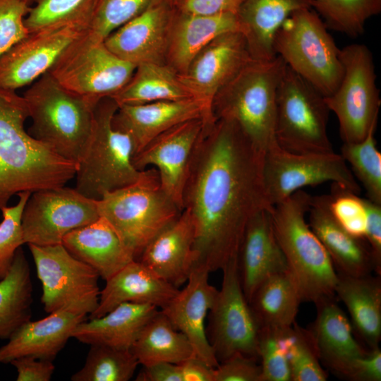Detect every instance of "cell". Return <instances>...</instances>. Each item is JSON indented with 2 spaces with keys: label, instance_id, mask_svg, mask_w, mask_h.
<instances>
[{
  "label": "cell",
  "instance_id": "1",
  "mask_svg": "<svg viewBox=\"0 0 381 381\" xmlns=\"http://www.w3.org/2000/svg\"><path fill=\"white\" fill-rule=\"evenodd\" d=\"M263 155L232 121L204 126L182 193L194 225L195 265L222 270L238 257L252 217L272 208L262 182Z\"/></svg>",
  "mask_w": 381,
  "mask_h": 381
},
{
  "label": "cell",
  "instance_id": "2",
  "mask_svg": "<svg viewBox=\"0 0 381 381\" xmlns=\"http://www.w3.org/2000/svg\"><path fill=\"white\" fill-rule=\"evenodd\" d=\"M28 117L23 97L0 88V210L14 194L63 186L75 176L77 164L25 131Z\"/></svg>",
  "mask_w": 381,
  "mask_h": 381
},
{
  "label": "cell",
  "instance_id": "3",
  "mask_svg": "<svg viewBox=\"0 0 381 381\" xmlns=\"http://www.w3.org/2000/svg\"><path fill=\"white\" fill-rule=\"evenodd\" d=\"M311 195L297 190L272 207L276 238L302 301L316 304L335 297L338 274L326 249L306 219Z\"/></svg>",
  "mask_w": 381,
  "mask_h": 381
},
{
  "label": "cell",
  "instance_id": "4",
  "mask_svg": "<svg viewBox=\"0 0 381 381\" xmlns=\"http://www.w3.org/2000/svg\"><path fill=\"white\" fill-rule=\"evenodd\" d=\"M286 66L279 56L270 61L251 60L214 99V119L235 122L260 152L277 144V89Z\"/></svg>",
  "mask_w": 381,
  "mask_h": 381
},
{
  "label": "cell",
  "instance_id": "5",
  "mask_svg": "<svg viewBox=\"0 0 381 381\" xmlns=\"http://www.w3.org/2000/svg\"><path fill=\"white\" fill-rule=\"evenodd\" d=\"M23 97L32 122L28 133L78 164L90 140L96 104L64 88L49 72Z\"/></svg>",
  "mask_w": 381,
  "mask_h": 381
},
{
  "label": "cell",
  "instance_id": "6",
  "mask_svg": "<svg viewBox=\"0 0 381 381\" xmlns=\"http://www.w3.org/2000/svg\"><path fill=\"white\" fill-rule=\"evenodd\" d=\"M97 207L135 260L183 211L164 191L153 167L143 170L134 183L104 193Z\"/></svg>",
  "mask_w": 381,
  "mask_h": 381
},
{
  "label": "cell",
  "instance_id": "7",
  "mask_svg": "<svg viewBox=\"0 0 381 381\" xmlns=\"http://www.w3.org/2000/svg\"><path fill=\"white\" fill-rule=\"evenodd\" d=\"M118 107L111 97L96 104L90 140L78 163L75 189L93 200L134 183L141 175L142 171L133 164L135 150L131 138L112 124Z\"/></svg>",
  "mask_w": 381,
  "mask_h": 381
},
{
  "label": "cell",
  "instance_id": "8",
  "mask_svg": "<svg viewBox=\"0 0 381 381\" xmlns=\"http://www.w3.org/2000/svg\"><path fill=\"white\" fill-rule=\"evenodd\" d=\"M273 49L325 97L336 90L343 75L341 49L313 8L298 9L284 21L275 34Z\"/></svg>",
  "mask_w": 381,
  "mask_h": 381
},
{
  "label": "cell",
  "instance_id": "9",
  "mask_svg": "<svg viewBox=\"0 0 381 381\" xmlns=\"http://www.w3.org/2000/svg\"><path fill=\"white\" fill-rule=\"evenodd\" d=\"M325 97L286 65L276 93L275 139L297 153L334 152L327 133Z\"/></svg>",
  "mask_w": 381,
  "mask_h": 381
},
{
  "label": "cell",
  "instance_id": "10",
  "mask_svg": "<svg viewBox=\"0 0 381 381\" xmlns=\"http://www.w3.org/2000/svg\"><path fill=\"white\" fill-rule=\"evenodd\" d=\"M135 68L87 29L66 47L49 73L64 88L96 104L119 91Z\"/></svg>",
  "mask_w": 381,
  "mask_h": 381
},
{
  "label": "cell",
  "instance_id": "11",
  "mask_svg": "<svg viewBox=\"0 0 381 381\" xmlns=\"http://www.w3.org/2000/svg\"><path fill=\"white\" fill-rule=\"evenodd\" d=\"M343 75L336 90L325 97L329 111L338 120L344 143L363 140L377 123L380 92L373 54L363 44L347 45L340 51Z\"/></svg>",
  "mask_w": 381,
  "mask_h": 381
},
{
  "label": "cell",
  "instance_id": "12",
  "mask_svg": "<svg viewBox=\"0 0 381 381\" xmlns=\"http://www.w3.org/2000/svg\"><path fill=\"white\" fill-rule=\"evenodd\" d=\"M262 175L265 197L271 207L303 187L328 181L358 195L361 190L347 162L334 152H292L277 143L263 155Z\"/></svg>",
  "mask_w": 381,
  "mask_h": 381
},
{
  "label": "cell",
  "instance_id": "13",
  "mask_svg": "<svg viewBox=\"0 0 381 381\" xmlns=\"http://www.w3.org/2000/svg\"><path fill=\"white\" fill-rule=\"evenodd\" d=\"M28 246L42 284L41 301L47 313L67 310L90 315L96 310L99 276L92 267L73 256L62 243Z\"/></svg>",
  "mask_w": 381,
  "mask_h": 381
},
{
  "label": "cell",
  "instance_id": "14",
  "mask_svg": "<svg viewBox=\"0 0 381 381\" xmlns=\"http://www.w3.org/2000/svg\"><path fill=\"white\" fill-rule=\"evenodd\" d=\"M221 270L222 286L208 313L209 343L219 363L236 353L258 360L260 327L241 286L238 257Z\"/></svg>",
  "mask_w": 381,
  "mask_h": 381
},
{
  "label": "cell",
  "instance_id": "15",
  "mask_svg": "<svg viewBox=\"0 0 381 381\" xmlns=\"http://www.w3.org/2000/svg\"><path fill=\"white\" fill-rule=\"evenodd\" d=\"M99 217L97 200L75 188L63 186L35 191L23 211L24 242L37 246L62 243L68 233Z\"/></svg>",
  "mask_w": 381,
  "mask_h": 381
},
{
  "label": "cell",
  "instance_id": "16",
  "mask_svg": "<svg viewBox=\"0 0 381 381\" xmlns=\"http://www.w3.org/2000/svg\"><path fill=\"white\" fill-rule=\"evenodd\" d=\"M87 30L73 24L30 32L0 56V88L16 91L31 85Z\"/></svg>",
  "mask_w": 381,
  "mask_h": 381
},
{
  "label": "cell",
  "instance_id": "17",
  "mask_svg": "<svg viewBox=\"0 0 381 381\" xmlns=\"http://www.w3.org/2000/svg\"><path fill=\"white\" fill-rule=\"evenodd\" d=\"M251 60L243 33L229 32L211 41L195 56L186 72L178 75L193 96L212 114L217 93Z\"/></svg>",
  "mask_w": 381,
  "mask_h": 381
},
{
  "label": "cell",
  "instance_id": "18",
  "mask_svg": "<svg viewBox=\"0 0 381 381\" xmlns=\"http://www.w3.org/2000/svg\"><path fill=\"white\" fill-rule=\"evenodd\" d=\"M205 123L203 119L179 123L155 138L133 157L136 169H157L163 189L181 210L190 158Z\"/></svg>",
  "mask_w": 381,
  "mask_h": 381
},
{
  "label": "cell",
  "instance_id": "19",
  "mask_svg": "<svg viewBox=\"0 0 381 381\" xmlns=\"http://www.w3.org/2000/svg\"><path fill=\"white\" fill-rule=\"evenodd\" d=\"M174 4L159 0L112 32L104 40L118 57L135 64H162L166 56Z\"/></svg>",
  "mask_w": 381,
  "mask_h": 381
},
{
  "label": "cell",
  "instance_id": "20",
  "mask_svg": "<svg viewBox=\"0 0 381 381\" xmlns=\"http://www.w3.org/2000/svg\"><path fill=\"white\" fill-rule=\"evenodd\" d=\"M210 273L205 266L195 265L185 287L160 310L187 337L195 356L214 368L219 362L207 339L205 320L218 289L209 282Z\"/></svg>",
  "mask_w": 381,
  "mask_h": 381
},
{
  "label": "cell",
  "instance_id": "21",
  "mask_svg": "<svg viewBox=\"0 0 381 381\" xmlns=\"http://www.w3.org/2000/svg\"><path fill=\"white\" fill-rule=\"evenodd\" d=\"M195 119H203L206 123L216 120L201 101L189 98L119 105L114 115L112 124L130 135L135 155L161 133Z\"/></svg>",
  "mask_w": 381,
  "mask_h": 381
},
{
  "label": "cell",
  "instance_id": "22",
  "mask_svg": "<svg viewBox=\"0 0 381 381\" xmlns=\"http://www.w3.org/2000/svg\"><path fill=\"white\" fill-rule=\"evenodd\" d=\"M238 266L241 286L248 303L264 280L289 270L274 231L270 209L258 212L249 221L239 248Z\"/></svg>",
  "mask_w": 381,
  "mask_h": 381
},
{
  "label": "cell",
  "instance_id": "23",
  "mask_svg": "<svg viewBox=\"0 0 381 381\" xmlns=\"http://www.w3.org/2000/svg\"><path fill=\"white\" fill-rule=\"evenodd\" d=\"M329 195L311 196L308 223L319 238L337 273L360 277L374 272L370 248L363 238L352 236L334 218L329 210Z\"/></svg>",
  "mask_w": 381,
  "mask_h": 381
},
{
  "label": "cell",
  "instance_id": "24",
  "mask_svg": "<svg viewBox=\"0 0 381 381\" xmlns=\"http://www.w3.org/2000/svg\"><path fill=\"white\" fill-rule=\"evenodd\" d=\"M334 299L315 304L316 318L308 329L321 363L347 379L354 362L368 351L355 339L350 320Z\"/></svg>",
  "mask_w": 381,
  "mask_h": 381
},
{
  "label": "cell",
  "instance_id": "25",
  "mask_svg": "<svg viewBox=\"0 0 381 381\" xmlns=\"http://www.w3.org/2000/svg\"><path fill=\"white\" fill-rule=\"evenodd\" d=\"M195 229L192 218L183 210L178 218L145 248L138 260L176 288L185 284L195 265Z\"/></svg>",
  "mask_w": 381,
  "mask_h": 381
},
{
  "label": "cell",
  "instance_id": "26",
  "mask_svg": "<svg viewBox=\"0 0 381 381\" xmlns=\"http://www.w3.org/2000/svg\"><path fill=\"white\" fill-rule=\"evenodd\" d=\"M86 315L80 312L62 310L51 313L43 319L25 322L0 347V363H11L22 356L53 361Z\"/></svg>",
  "mask_w": 381,
  "mask_h": 381
},
{
  "label": "cell",
  "instance_id": "27",
  "mask_svg": "<svg viewBox=\"0 0 381 381\" xmlns=\"http://www.w3.org/2000/svg\"><path fill=\"white\" fill-rule=\"evenodd\" d=\"M179 289L157 277L140 261L133 260L106 280L100 290L98 306L89 318L103 316L123 303L150 304L161 310Z\"/></svg>",
  "mask_w": 381,
  "mask_h": 381
},
{
  "label": "cell",
  "instance_id": "28",
  "mask_svg": "<svg viewBox=\"0 0 381 381\" xmlns=\"http://www.w3.org/2000/svg\"><path fill=\"white\" fill-rule=\"evenodd\" d=\"M229 32L243 33L238 13L203 16L179 11L176 15L174 10L166 54L171 68L183 74L205 46Z\"/></svg>",
  "mask_w": 381,
  "mask_h": 381
},
{
  "label": "cell",
  "instance_id": "29",
  "mask_svg": "<svg viewBox=\"0 0 381 381\" xmlns=\"http://www.w3.org/2000/svg\"><path fill=\"white\" fill-rule=\"evenodd\" d=\"M62 244L73 256L92 267L105 281L135 260L102 217L68 233Z\"/></svg>",
  "mask_w": 381,
  "mask_h": 381
},
{
  "label": "cell",
  "instance_id": "30",
  "mask_svg": "<svg viewBox=\"0 0 381 381\" xmlns=\"http://www.w3.org/2000/svg\"><path fill=\"white\" fill-rule=\"evenodd\" d=\"M158 310L150 304L123 303L103 316L79 323L72 337L90 345L131 349L143 327Z\"/></svg>",
  "mask_w": 381,
  "mask_h": 381
},
{
  "label": "cell",
  "instance_id": "31",
  "mask_svg": "<svg viewBox=\"0 0 381 381\" xmlns=\"http://www.w3.org/2000/svg\"><path fill=\"white\" fill-rule=\"evenodd\" d=\"M304 8H311L310 0H244L238 16L252 59L267 61L275 58V34L293 12Z\"/></svg>",
  "mask_w": 381,
  "mask_h": 381
},
{
  "label": "cell",
  "instance_id": "32",
  "mask_svg": "<svg viewBox=\"0 0 381 381\" xmlns=\"http://www.w3.org/2000/svg\"><path fill=\"white\" fill-rule=\"evenodd\" d=\"M338 274V273H337ZM335 297L346 307L351 325L370 349L381 339V276L338 274Z\"/></svg>",
  "mask_w": 381,
  "mask_h": 381
},
{
  "label": "cell",
  "instance_id": "33",
  "mask_svg": "<svg viewBox=\"0 0 381 381\" xmlns=\"http://www.w3.org/2000/svg\"><path fill=\"white\" fill-rule=\"evenodd\" d=\"M301 302L296 281L286 270L264 280L249 304L260 328L286 329L296 322Z\"/></svg>",
  "mask_w": 381,
  "mask_h": 381
},
{
  "label": "cell",
  "instance_id": "34",
  "mask_svg": "<svg viewBox=\"0 0 381 381\" xmlns=\"http://www.w3.org/2000/svg\"><path fill=\"white\" fill-rule=\"evenodd\" d=\"M131 351L143 366L159 363L178 364L195 356L187 337L160 310L143 327Z\"/></svg>",
  "mask_w": 381,
  "mask_h": 381
},
{
  "label": "cell",
  "instance_id": "35",
  "mask_svg": "<svg viewBox=\"0 0 381 381\" xmlns=\"http://www.w3.org/2000/svg\"><path fill=\"white\" fill-rule=\"evenodd\" d=\"M110 97L118 106L195 98L172 68L154 63L138 65L129 81Z\"/></svg>",
  "mask_w": 381,
  "mask_h": 381
},
{
  "label": "cell",
  "instance_id": "36",
  "mask_svg": "<svg viewBox=\"0 0 381 381\" xmlns=\"http://www.w3.org/2000/svg\"><path fill=\"white\" fill-rule=\"evenodd\" d=\"M32 284L29 263L19 248L8 274L0 280V339H8L31 320Z\"/></svg>",
  "mask_w": 381,
  "mask_h": 381
},
{
  "label": "cell",
  "instance_id": "37",
  "mask_svg": "<svg viewBox=\"0 0 381 381\" xmlns=\"http://www.w3.org/2000/svg\"><path fill=\"white\" fill-rule=\"evenodd\" d=\"M310 7L326 27L356 38L366 21L381 12V0H310Z\"/></svg>",
  "mask_w": 381,
  "mask_h": 381
},
{
  "label": "cell",
  "instance_id": "38",
  "mask_svg": "<svg viewBox=\"0 0 381 381\" xmlns=\"http://www.w3.org/2000/svg\"><path fill=\"white\" fill-rule=\"evenodd\" d=\"M139 365L131 349L92 344L72 381H128Z\"/></svg>",
  "mask_w": 381,
  "mask_h": 381
},
{
  "label": "cell",
  "instance_id": "39",
  "mask_svg": "<svg viewBox=\"0 0 381 381\" xmlns=\"http://www.w3.org/2000/svg\"><path fill=\"white\" fill-rule=\"evenodd\" d=\"M96 0H34L25 18L29 32L80 25L88 29Z\"/></svg>",
  "mask_w": 381,
  "mask_h": 381
},
{
  "label": "cell",
  "instance_id": "40",
  "mask_svg": "<svg viewBox=\"0 0 381 381\" xmlns=\"http://www.w3.org/2000/svg\"><path fill=\"white\" fill-rule=\"evenodd\" d=\"M377 124L361 141L343 143L340 155L351 165L354 177L362 183L367 198L381 205V154L375 138Z\"/></svg>",
  "mask_w": 381,
  "mask_h": 381
},
{
  "label": "cell",
  "instance_id": "41",
  "mask_svg": "<svg viewBox=\"0 0 381 381\" xmlns=\"http://www.w3.org/2000/svg\"><path fill=\"white\" fill-rule=\"evenodd\" d=\"M291 381H325L327 373L322 367L316 348L308 329L296 324L283 330Z\"/></svg>",
  "mask_w": 381,
  "mask_h": 381
},
{
  "label": "cell",
  "instance_id": "42",
  "mask_svg": "<svg viewBox=\"0 0 381 381\" xmlns=\"http://www.w3.org/2000/svg\"><path fill=\"white\" fill-rule=\"evenodd\" d=\"M159 0H96L88 30L104 40L112 32Z\"/></svg>",
  "mask_w": 381,
  "mask_h": 381
},
{
  "label": "cell",
  "instance_id": "43",
  "mask_svg": "<svg viewBox=\"0 0 381 381\" xmlns=\"http://www.w3.org/2000/svg\"><path fill=\"white\" fill-rule=\"evenodd\" d=\"M284 329L261 327L258 356L260 381H291V372L283 340Z\"/></svg>",
  "mask_w": 381,
  "mask_h": 381
},
{
  "label": "cell",
  "instance_id": "44",
  "mask_svg": "<svg viewBox=\"0 0 381 381\" xmlns=\"http://www.w3.org/2000/svg\"><path fill=\"white\" fill-rule=\"evenodd\" d=\"M31 192L23 191L18 195L16 205L2 207L3 219L0 223V280L9 272L16 253L25 243L22 229V214Z\"/></svg>",
  "mask_w": 381,
  "mask_h": 381
},
{
  "label": "cell",
  "instance_id": "45",
  "mask_svg": "<svg viewBox=\"0 0 381 381\" xmlns=\"http://www.w3.org/2000/svg\"><path fill=\"white\" fill-rule=\"evenodd\" d=\"M329 210L336 221L352 236L365 239L366 211L363 198L337 183L330 191Z\"/></svg>",
  "mask_w": 381,
  "mask_h": 381
},
{
  "label": "cell",
  "instance_id": "46",
  "mask_svg": "<svg viewBox=\"0 0 381 381\" xmlns=\"http://www.w3.org/2000/svg\"><path fill=\"white\" fill-rule=\"evenodd\" d=\"M30 6L22 0H0V56L30 34L25 24Z\"/></svg>",
  "mask_w": 381,
  "mask_h": 381
},
{
  "label": "cell",
  "instance_id": "47",
  "mask_svg": "<svg viewBox=\"0 0 381 381\" xmlns=\"http://www.w3.org/2000/svg\"><path fill=\"white\" fill-rule=\"evenodd\" d=\"M258 361L241 353L232 355L214 368V381H260Z\"/></svg>",
  "mask_w": 381,
  "mask_h": 381
},
{
  "label": "cell",
  "instance_id": "48",
  "mask_svg": "<svg viewBox=\"0 0 381 381\" xmlns=\"http://www.w3.org/2000/svg\"><path fill=\"white\" fill-rule=\"evenodd\" d=\"M366 211V241L373 259L374 272L381 276V205L363 198Z\"/></svg>",
  "mask_w": 381,
  "mask_h": 381
},
{
  "label": "cell",
  "instance_id": "49",
  "mask_svg": "<svg viewBox=\"0 0 381 381\" xmlns=\"http://www.w3.org/2000/svg\"><path fill=\"white\" fill-rule=\"evenodd\" d=\"M244 0H180L178 10L190 14L215 16L238 13Z\"/></svg>",
  "mask_w": 381,
  "mask_h": 381
},
{
  "label": "cell",
  "instance_id": "50",
  "mask_svg": "<svg viewBox=\"0 0 381 381\" xmlns=\"http://www.w3.org/2000/svg\"><path fill=\"white\" fill-rule=\"evenodd\" d=\"M17 370V381H49L55 366L52 361L22 356L11 362Z\"/></svg>",
  "mask_w": 381,
  "mask_h": 381
},
{
  "label": "cell",
  "instance_id": "51",
  "mask_svg": "<svg viewBox=\"0 0 381 381\" xmlns=\"http://www.w3.org/2000/svg\"><path fill=\"white\" fill-rule=\"evenodd\" d=\"M348 380L353 381L381 380V350L379 347L370 349L353 363Z\"/></svg>",
  "mask_w": 381,
  "mask_h": 381
},
{
  "label": "cell",
  "instance_id": "52",
  "mask_svg": "<svg viewBox=\"0 0 381 381\" xmlns=\"http://www.w3.org/2000/svg\"><path fill=\"white\" fill-rule=\"evenodd\" d=\"M136 381H182L178 364L159 363L143 366L135 377Z\"/></svg>",
  "mask_w": 381,
  "mask_h": 381
},
{
  "label": "cell",
  "instance_id": "53",
  "mask_svg": "<svg viewBox=\"0 0 381 381\" xmlns=\"http://www.w3.org/2000/svg\"><path fill=\"white\" fill-rule=\"evenodd\" d=\"M178 365L182 381H214V368L196 356Z\"/></svg>",
  "mask_w": 381,
  "mask_h": 381
},
{
  "label": "cell",
  "instance_id": "54",
  "mask_svg": "<svg viewBox=\"0 0 381 381\" xmlns=\"http://www.w3.org/2000/svg\"><path fill=\"white\" fill-rule=\"evenodd\" d=\"M23 1L25 4H27L28 6H31L32 4L33 3L34 0H22Z\"/></svg>",
  "mask_w": 381,
  "mask_h": 381
},
{
  "label": "cell",
  "instance_id": "55",
  "mask_svg": "<svg viewBox=\"0 0 381 381\" xmlns=\"http://www.w3.org/2000/svg\"><path fill=\"white\" fill-rule=\"evenodd\" d=\"M172 4H174L177 0H169Z\"/></svg>",
  "mask_w": 381,
  "mask_h": 381
}]
</instances>
